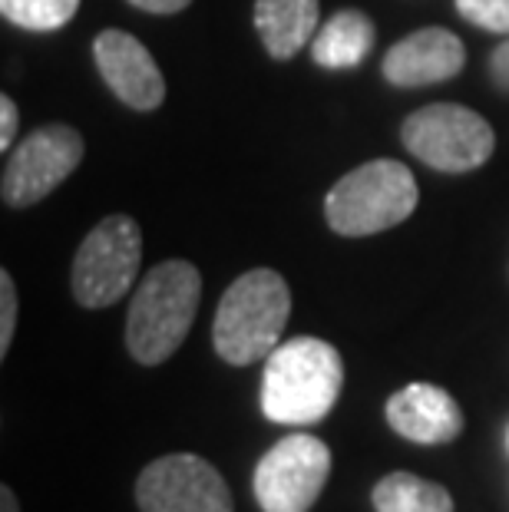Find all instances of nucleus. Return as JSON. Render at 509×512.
<instances>
[{
  "instance_id": "nucleus-1",
  "label": "nucleus",
  "mask_w": 509,
  "mask_h": 512,
  "mask_svg": "<svg viewBox=\"0 0 509 512\" xmlns=\"http://www.w3.org/2000/svg\"><path fill=\"white\" fill-rule=\"evenodd\" d=\"M344 387L338 347L321 337H291L265 361L262 413L281 427H311L334 410Z\"/></svg>"
},
{
  "instance_id": "nucleus-2",
  "label": "nucleus",
  "mask_w": 509,
  "mask_h": 512,
  "mask_svg": "<svg viewBox=\"0 0 509 512\" xmlns=\"http://www.w3.org/2000/svg\"><path fill=\"white\" fill-rule=\"evenodd\" d=\"M202 301V275L186 258L149 268L126 314V347L136 364L159 367L179 351Z\"/></svg>"
},
{
  "instance_id": "nucleus-3",
  "label": "nucleus",
  "mask_w": 509,
  "mask_h": 512,
  "mask_svg": "<svg viewBox=\"0 0 509 512\" xmlns=\"http://www.w3.org/2000/svg\"><path fill=\"white\" fill-rule=\"evenodd\" d=\"M291 314L288 281L272 268H252L225 288L212 324L215 354L232 367L268 361Z\"/></svg>"
},
{
  "instance_id": "nucleus-4",
  "label": "nucleus",
  "mask_w": 509,
  "mask_h": 512,
  "mask_svg": "<svg viewBox=\"0 0 509 512\" xmlns=\"http://www.w3.org/2000/svg\"><path fill=\"white\" fill-rule=\"evenodd\" d=\"M420 202L417 179L404 162L374 159L331 185L324 219L344 238H367L410 219Z\"/></svg>"
},
{
  "instance_id": "nucleus-5",
  "label": "nucleus",
  "mask_w": 509,
  "mask_h": 512,
  "mask_svg": "<svg viewBox=\"0 0 509 512\" xmlns=\"http://www.w3.org/2000/svg\"><path fill=\"white\" fill-rule=\"evenodd\" d=\"M400 139L410 156L450 176L480 169L496 149L493 126L460 103H430L410 113L400 126Z\"/></svg>"
},
{
  "instance_id": "nucleus-6",
  "label": "nucleus",
  "mask_w": 509,
  "mask_h": 512,
  "mask_svg": "<svg viewBox=\"0 0 509 512\" xmlns=\"http://www.w3.org/2000/svg\"><path fill=\"white\" fill-rule=\"evenodd\" d=\"M143 265V228L133 215H110L83 238L70 288L83 308H110L136 285Z\"/></svg>"
},
{
  "instance_id": "nucleus-7",
  "label": "nucleus",
  "mask_w": 509,
  "mask_h": 512,
  "mask_svg": "<svg viewBox=\"0 0 509 512\" xmlns=\"http://www.w3.org/2000/svg\"><path fill=\"white\" fill-rule=\"evenodd\" d=\"M328 443L311 433L278 440L252 473V489L262 512H311L331 479Z\"/></svg>"
},
{
  "instance_id": "nucleus-8",
  "label": "nucleus",
  "mask_w": 509,
  "mask_h": 512,
  "mask_svg": "<svg viewBox=\"0 0 509 512\" xmlns=\"http://www.w3.org/2000/svg\"><path fill=\"white\" fill-rule=\"evenodd\" d=\"M83 136L73 126L50 123L20 139L4 166L0 195L10 209H30L57 189L83 162Z\"/></svg>"
},
{
  "instance_id": "nucleus-9",
  "label": "nucleus",
  "mask_w": 509,
  "mask_h": 512,
  "mask_svg": "<svg viewBox=\"0 0 509 512\" xmlns=\"http://www.w3.org/2000/svg\"><path fill=\"white\" fill-rule=\"evenodd\" d=\"M139 512H235L232 489L209 460L196 453H169L136 479Z\"/></svg>"
},
{
  "instance_id": "nucleus-10",
  "label": "nucleus",
  "mask_w": 509,
  "mask_h": 512,
  "mask_svg": "<svg viewBox=\"0 0 509 512\" xmlns=\"http://www.w3.org/2000/svg\"><path fill=\"white\" fill-rule=\"evenodd\" d=\"M93 60L119 103L136 113H153L166 100V80L153 53L126 30H103L93 40Z\"/></svg>"
},
{
  "instance_id": "nucleus-11",
  "label": "nucleus",
  "mask_w": 509,
  "mask_h": 512,
  "mask_svg": "<svg viewBox=\"0 0 509 512\" xmlns=\"http://www.w3.org/2000/svg\"><path fill=\"white\" fill-rule=\"evenodd\" d=\"M463 63H467V50H463V40L453 30L424 27L414 30L404 40H397L384 53L381 73L391 86L414 90V86H433L453 80L463 70Z\"/></svg>"
},
{
  "instance_id": "nucleus-12",
  "label": "nucleus",
  "mask_w": 509,
  "mask_h": 512,
  "mask_svg": "<svg viewBox=\"0 0 509 512\" xmlns=\"http://www.w3.org/2000/svg\"><path fill=\"white\" fill-rule=\"evenodd\" d=\"M384 417L397 437L420 446L453 443L463 433V410L437 384H407L391 394Z\"/></svg>"
},
{
  "instance_id": "nucleus-13",
  "label": "nucleus",
  "mask_w": 509,
  "mask_h": 512,
  "mask_svg": "<svg viewBox=\"0 0 509 512\" xmlns=\"http://www.w3.org/2000/svg\"><path fill=\"white\" fill-rule=\"evenodd\" d=\"M252 20L268 57L291 60L318 34L321 0H255Z\"/></svg>"
},
{
  "instance_id": "nucleus-14",
  "label": "nucleus",
  "mask_w": 509,
  "mask_h": 512,
  "mask_svg": "<svg viewBox=\"0 0 509 512\" xmlns=\"http://www.w3.org/2000/svg\"><path fill=\"white\" fill-rule=\"evenodd\" d=\"M377 27L364 10H338L311 40V60L324 70H354L374 50Z\"/></svg>"
},
{
  "instance_id": "nucleus-15",
  "label": "nucleus",
  "mask_w": 509,
  "mask_h": 512,
  "mask_svg": "<svg viewBox=\"0 0 509 512\" xmlns=\"http://www.w3.org/2000/svg\"><path fill=\"white\" fill-rule=\"evenodd\" d=\"M371 503L377 512H457L447 486L414 473H387L374 486Z\"/></svg>"
},
{
  "instance_id": "nucleus-16",
  "label": "nucleus",
  "mask_w": 509,
  "mask_h": 512,
  "mask_svg": "<svg viewBox=\"0 0 509 512\" xmlns=\"http://www.w3.org/2000/svg\"><path fill=\"white\" fill-rule=\"evenodd\" d=\"M77 10L80 0H0V14L7 24L37 30V34L67 27Z\"/></svg>"
},
{
  "instance_id": "nucleus-17",
  "label": "nucleus",
  "mask_w": 509,
  "mask_h": 512,
  "mask_svg": "<svg viewBox=\"0 0 509 512\" xmlns=\"http://www.w3.org/2000/svg\"><path fill=\"white\" fill-rule=\"evenodd\" d=\"M457 10L473 27L509 37V0H457Z\"/></svg>"
},
{
  "instance_id": "nucleus-18",
  "label": "nucleus",
  "mask_w": 509,
  "mask_h": 512,
  "mask_svg": "<svg viewBox=\"0 0 509 512\" xmlns=\"http://www.w3.org/2000/svg\"><path fill=\"white\" fill-rule=\"evenodd\" d=\"M17 328V288L10 271H0V357H7Z\"/></svg>"
},
{
  "instance_id": "nucleus-19",
  "label": "nucleus",
  "mask_w": 509,
  "mask_h": 512,
  "mask_svg": "<svg viewBox=\"0 0 509 512\" xmlns=\"http://www.w3.org/2000/svg\"><path fill=\"white\" fill-rule=\"evenodd\" d=\"M14 136H17V106L10 96H0V149L4 152L14 149Z\"/></svg>"
},
{
  "instance_id": "nucleus-20",
  "label": "nucleus",
  "mask_w": 509,
  "mask_h": 512,
  "mask_svg": "<svg viewBox=\"0 0 509 512\" xmlns=\"http://www.w3.org/2000/svg\"><path fill=\"white\" fill-rule=\"evenodd\" d=\"M490 76H493V83L500 86V90L509 93V40H503L500 47L493 50V57H490Z\"/></svg>"
},
{
  "instance_id": "nucleus-21",
  "label": "nucleus",
  "mask_w": 509,
  "mask_h": 512,
  "mask_svg": "<svg viewBox=\"0 0 509 512\" xmlns=\"http://www.w3.org/2000/svg\"><path fill=\"white\" fill-rule=\"evenodd\" d=\"M129 4L146 10V14H179V10H186L192 0H129Z\"/></svg>"
},
{
  "instance_id": "nucleus-22",
  "label": "nucleus",
  "mask_w": 509,
  "mask_h": 512,
  "mask_svg": "<svg viewBox=\"0 0 509 512\" xmlns=\"http://www.w3.org/2000/svg\"><path fill=\"white\" fill-rule=\"evenodd\" d=\"M0 512H20V503L10 486H0Z\"/></svg>"
}]
</instances>
